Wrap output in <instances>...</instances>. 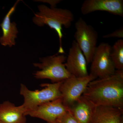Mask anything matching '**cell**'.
<instances>
[{
  "mask_svg": "<svg viewBox=\"0 0 123 123\" xmlns=\"http://www.w3.org/2000/svg\"><path fill=\"white\" fill-rule=\"evenodd\" d=\"M38 8V12L35 13L32 18L33 23L39 27L47 25L55 31L60 41L58 52L63 54L64 51L62 46V27L68 29L71 26L74 21L73 13L67 9L49 8L44 5H40Z\"/></svg>",
  "mask_w": 123,
  "mask_h": 123,
  "instance_id": "7a4b0ae2",
  "label": "cell"
},
{
  "mask_svg": "<svg viewBox=\"0 0 123 123\" xmlns=\"http://www.w3.org/2000/svg\"><path fill=\"white\" fill-rule=\"evenodd\" d=\"M82 95L96 106L123 110V70H116L111 76L91 81Z\"/></svg>",
  "mask_w": 123,
  "mask_h": 123,
  "instance_id": "6da1fadb",
  "label": "cell"
},
{
  "mask_svg": "<svg viewBox=\"0 0 123 123\" xmlns=\"http://www.w3.org/2000/svg\"><path fill=\"white\" fill-rule=\"evenodd\" d=\"M62 82L42 84L41 86L44 87L43 89L35 91L30 90L24 84H21L20 94L24 98L22 105L26 112L34 110L42 104L61 98L60 89Z\"/></svg>",
  "mask_w": 123,
  "mask_h": 123,
  "instance_id": "277c9868",
  "label": "cell"
},
{
  "mask_svg": "<svg viewBox=\"0 0 123 123\" xmlns=\"http://www.w3.org/2000/svg\"><path fill=\"white\" fill-rule=\"evenodd\" d=\"M59 123H79L69 111L66 112L60 120Z\"/></svg>",
  "mask_w": 123,
  "mask_h": 123,
  "instance_id": "2e32d148",
  "label": "cell"
},
{
  "mask_svg": "<svg viewBox=\"0 0 123 123\" xmlns=\"http://www.w3.org/2000/svg\"><path fill=\"white\" fill-rule=\"evenodd\" d=\"M26 111L22 105L16 106L9 101L0 104V121L4 123H26Z\"/></svg>",
  "mask_w": 123,
  "mask_h": 123,
  "instance_id": "4fadbf2b",
  "label": "cell"
},
{
  "mask_svg": "<svg viewBox=\"0 0 123 123\" xmlns=\"http://www.w3.org/2000/svg\"><path fill=\"white\" fill-rule=\"evenodd\" d=\"M75 40L83 52L87 63H91L97 47L98 32L82 18L75 23Z\"/></svg>",
  "mask_w": 123,
  "mask_h": 123,
  "instance_id": "5b68a950",
  "label": "cell"
},
{
  "mask_svg": "<svg viewBox=\"0 0 123 123\" xmlns=\"http://www.w3.org/2000/svg\"><path fill=\"white\" fill-rule=\"evenodd\" d=\"M103 38H123V27L122 26L119 29L110 34L104 35Z\"/></svg>",
  "mask_w": 123,
  "mask_h": 123,
  "instance_id": "e0dca14e",
  "label": "cell"
},
{
  "mask_svg": "<svg viewBox=\"0 0 123 123\" xmlns=\"http://www.w3.org/2000/svg\"><path fill=\"white\" fill-rule=\"evenodd\" d=\"M87 64L83 52L76 41L73 40L65 63L66 69L72 76L77 77L87 76L89 74Z\"/></svg>",
  "mask_w": 123,
  "mask_h": 123,
  "instance_id": "9c48e42d",
  "label": "cell"
},
{
  "mask_svg": "<svg viewBox=\"0 0 123 123\" xmlns=\"http://www.w3.org/2000/svg\"><path fill=\"white\" fill-rule=\"evenodd\" d=\"M82 14L86 15L97 11L107 12L123 17V0H85L80 9Z\"/></svg>",
  "mask_w": 123,
  "mask_h": 123,
  "instance_id": "30bf717a",
  "label": "cell"
},
{
  "mask_svg": "<svg viewBox=\"0 0 123 123\" xmlns=\"http://www.w3.org/2000/svg\"><path fill=\"white\" fill-rule=\"evenodd\" d=\"M111 57L116 70H123V40L119 39L111 47Z\"/></svg>",
  "mask_w": 123,
  "mask_h": 123,
  "instance_id": "9a60e30c",
  "label": "cell"
},
{
  "mask_svg": "<svg viewBox=\"0 0 123 123\" xmlns=\"http://www.w3.org/2000/svg\"><path fill=\"white\" fill-rule=\"evenodd\" d=\"M0 123H2V122H1V121H0Z\"/></svg>",
  "mask_w": 123,
  "mask_h": 123,
  "instance_id": "d6986e66",
  "label": "cell"
},
{
  "mask_svg": "<svg viewBox=\"0 0 123 123\" xmlns=\"http://www.w3.org/2000/svg\"><path fill=\"white\" fill-rule=\"evenodd\" d=\"M41 2H46L48 3L50 5L51 7H56L57 4L61 2V0H42Z\"/></svg>",
  "mask_w": 123,
  "mask_h": 123,
  "instance_id": "ac0fdd59",
  "label": "cell"
},
{
  "mask_svg": "<svg viewBox=\"0 0 123 123\" xmlns=\"http://www.w3.org/2000/svg\"><path fill=\"white\" fill-rule=\"evenodd\" d=\"M95 79L89 74L82 77L72 76L62 82L60 90L64 105L68 109L83 95L89 83Z\"/></svg>",
  "mask_w": 123,
  "mask_h": 123,
  "instance_id": "52a82bcc",
  "label": "cell"
},
{
  "mask_svg": "<svg viewBox=\"0 0 123 123\" xmlns=\"http://www.w3.org/2000/svg\"><path fill=\"white\" fill-rule=\"evenodd\" d=\"M123 111L114 107L96 106L90 123H122Z\"/></svg>",
  "mask_w": 123,
  "mask_h": 123,
  "instance_id": "5bb4252c",
  "label": "cell"
},
{
  "mask_svg": "<svg viewBox=\"0 0 123 123\" xmlns=\"http://www.w3.org/2000/svg\"><path fill=\"white\" fill-rule=\"evenodd\" d=\"M96 107L82 95L68 110L79 123H90Z\"/></svg>",
  "mask_w": 123,
  "mask_h": 123,
  "instance_id": "7c38bea8",
  "label": "cell"
},
{
  "mask_svg": "<svg viewBox=\"0 0 123 123\" xmlns=\"http://www.w3.org/2000/svg\"><path fill=\"white\" fill-rule=\"evenodd\" d=\"M111 47L104 42L97 46L91 62L90 73L96 79L107 77L115 73L116 69L111 57Z\"/></svg>",
  "mask_w": 123,
  "mask_h": 123,
  "instance_id": "8992f818",
  "label": "cell"
},
{
  "mask_svg": "<svg viewBox=\"0 0 123 123\" xmlns=\"http://www.w3.org/2000/svg\"><path fill=\"white\" fill-rule=\"evenodd\" d=\"M68 111V109L64 105L61 98L27 111L25 115L41 119L48 123H59Z\"/></svg>",
  "mask_w": 123,
  "mask_h": 123,
  "instance_id": "ba28073f",
  "label": "cell"
},
{
  "mask_svg": "<svg viewBox=\"0 0 123 123\" xmlns=\"http://www.w3.org/2000/svg\"><path fill=\"white\" fill-rule=\"evenodd\" d=\"M20 1L18 0L15 2L0 24L2 31V35L0 37V43L5 47L8 46L12 47L16 44L15 39L17 38L18 31L17 28V24L14 22H11L10 17L15 11L16 7Z\"/></svg>",
  "mask_w": 123,
  "mask_h": 123,
  "instance_id": "8fae6325",
  "label": "cell"
},
{
  "mask_svg": "<svg viewBox=\"0 0 123 123\" xmlns=\"http://www.w3.org/2000/svg\"><path fill=\"white\" fill-rule=\"evenodd\" d=\"M66 57L63 54H57L40 58V63H33L40 69L34 74L37 79H49L53 83L64 81L72 76L65 68Z\"/></svg>",
  "mask_w": 123,
  "mask_h": 123,
  "instance_id": "3957f363",
  "label": "cell"
}]
</instances>
